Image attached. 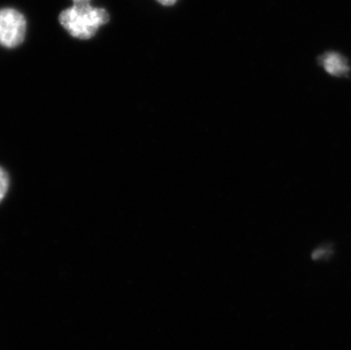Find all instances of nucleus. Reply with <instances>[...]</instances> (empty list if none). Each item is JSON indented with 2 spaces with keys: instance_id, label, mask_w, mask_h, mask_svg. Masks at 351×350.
I'll list each match as a JSON object with an SVG mask.
<instances>
[{
  "instance_id": "nucleus-6",
  "label": "nucleus",
  "mask_w": 351,
  "mask_h": 350,
  "mask_svg": "<svg viewBox=\"0 0 351 350\" xmlns=\"http://www.w3.org/2000/svg\"><path fill=\"white\" fill-rule=\"evenodd\" d=\"M74 5H84V3H90L91 0H72Z\"/></svg>"
},
{
  "instance_id": "nucleus-1",
  "label": "nucleus",
  "mask_w": 351,
  "mask_h": 350,
  "mask_svg": "<svg viewBox=\"0 0 351 350\" xmlns=\"http://www.w3.org/2000/svg\"><path fill=\"white\" fill-rule=\"evenodd\" d=\"M62 27L77 39H91L100 27L108 23L110 14L104 8L91 6V3L73 5L60 14Z\"/></svg>"
},
{
  "instance_id": "nucleus-2",
  "label": "nucleus",
  "mask_w": 351,
  "mask_h": 350,
  "mask_svg": "<svg viewBox=\"0 0 351 350\" xmlns=\"http://www.w3.org/2000/svg\"><path fill=\"white\" fill-rule=\"evenodd\" d=\"M27 20L14 8H0V46L15 48L25 39Z\"/></svg>"
},
{
  "instance_id": "nucleus-4",
  "label": "nucleus",
  "mask_w": 351,
  "mask_h": 350,
  "mask_svg": "<svg viewBox=\"0 0 351 350\" xmlns=\"http://www.w3.org/2000/svg\"><path fill=\"white\" fill-rule=\"evenodd\" d=\"M10 188V176L6 171L0 166V202L6 197L7 191Z\"/></svg>"
},
{
  "instance_id": "nucleus-3",
  "label": "nucleus",
  "mask_w": 351,
  "mask_h": 350,
  "mask_svg": "<svg viewBox=\"0 0 351 350\" xmlns=\"http://www.w3.org/2000/svg\"><path fill=\"white\" fill-rule=\"evenodd\" d=\"M322 65L331 75L342 76L349 72L348 64L345 58L338 54H326L322 60Z\"/></svg>"
},
{
  "instance_id": "nucleus-5",
  "label": "nucleus",
  "mask_w": 351,
  "mask_h": 350,
  "mask_svg": "<svg viewBox=\"0 0 351 350\" xmlns=\"http://www.w3.org/2000/svg\"><path fill=\"white\" fill-rule=\"evenodd\" d=\"M162 6H173L178 0H157Z\"/></svg>"
}]
</instances>
